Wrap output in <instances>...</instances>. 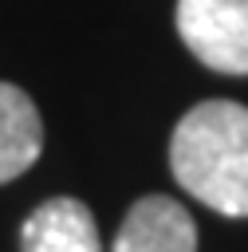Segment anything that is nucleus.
Instances as JSON below:
<instances>
[{
	"label": "nucleus",
	"mask_w": 248,
	"mask_h": 252,
	"mask_svg": "<svg viewBox=\"0 0 248 252\" xmlns=\"http://www.w3.org/2000/svg\"><path fill=\"white\" fill-rule=\"evenodd\" d=\"M169 165L185 193L224 217H248V106L209 98L185 110L169 138Z\"/></svg>",
	"instance_id": "obj_1"
},
{
	"label": "nucleus",
	"mask_w": 248,
	"mask_h": 252,
	"mask_svg": "<svg viewBox=\"0 0 248 252\" xmlns=\"http://www.w3.org/2000/svg\"><path fill=\"white\" fill-rule=\"evenodd\" d=\"M185 47L220 75H248V0H177Z\"/></svg>",
	"instance_id": "obj_2"
},
{
	"label": "nucleus",
	"mask_w": 248,
	"mask_h": 252,
	"mask_svg": "<svg viewBox=\"0 0 248 252\" xmlns=\"http://www.w3.org/2000/svg\"><path fill=\"white\" fill-rule=\"evenodd\" d=\"M114 252H197V224L173 197H142L130 205Z\"/></svg>",
	"instance_id": "obj_3"
},
{
	"label": "nucleus",
	"mask_w": 248,
	"mask_h": 252,
	"mask_svg": "<svg viewBox=\"0 0 248 252\" xmlns=\"http://www.w3.org/2000/svg\"><path fill=\"white\" fill-rule=\"evenodd\" d=\"M20 252H102L91 209L75 197L35 205L20 228Z\"/></svg>",
	"instance_id": "obj_4"
},
{
	"label": "nucleus",
	"mask_w": 248,
	"mask_h": 252,
	"mask_svg": "<svg viewBox=\"0 0 248 252\" xmlns=\"http://www.w3.org/2000/svg\"><path fill=\"white\" fill-rule=\"evenodd\" d=\"M43 150V122L28 91L0 83V185L35 165Z\"/></svg>",
	"instance_id": "obj_5"
}]
</instances>
